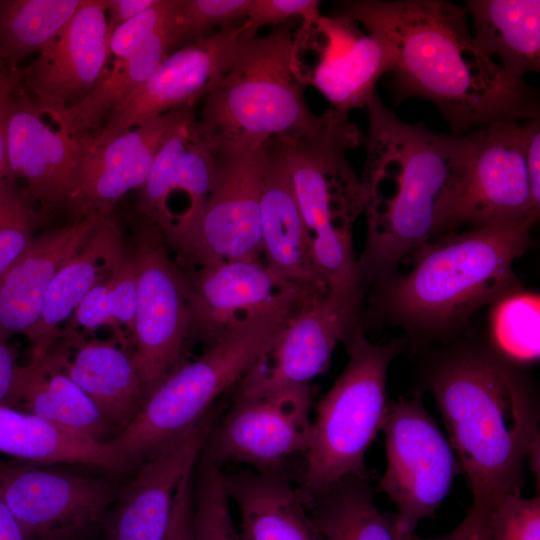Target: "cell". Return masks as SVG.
Segmentation results:
<instances>
[{"label":"cell","mask_w":540,"mask_h":540,"mask_svg":"<svg viewBox=\"0 0 540 540\" xmlns=\"http://www.w3.org/2000/svg\"><path fill=\"white\" fill-rule=\"evenodd\" d=\"M319 5L317 0H252L244 24L250 34H256L262 26L279 25L300 17L310 30L322 17Z\"/></svg>","instance_id":"obj_42"},{"label":"cell","mask_w":540,"mask_h":540,"mask_svg":"<svg viewBox=\"0 0 540 540\" xmlns=\"http://www.w3.org/2000/svg\"><path fill=\"white\" fill-rule=\"evenodd\" d=\"M198 480L193 487L194 540H242L230 510L220 466L201 453Z\"/></svg>","instance_id":"obj_36"},{"label":"cell","mask_w":540,"mask_h":540,"mask_svg":"<svg viewBox=\"0 0 540 540\" xmlns=\"http://www.w3.org/2000/svg\"><path fill=\"white\" fill-rule=\"evenodd\" d=\"M259 207L266 266L311 298L327 297L330 289L312 256L280 138L265 143Z\"/></svg>","instance_id":"obj_23"},{"label":"cell","mask_w":540,"mask_h":540,"mask_svg":"<svg viewBox=\"0 0 540 540\" xmlns=\"http://www.w3.org/2000/svg\"><path fill=\"white\" fill-rule=\"evenodd\" d=\"M478 48L511 77L540 70L539 0H469Z\"/></svg>","instance_id":"obj_31"},{"label":"cell","mask_w":540,"mask_h":540,"mask_svg":"<svg viewBox=\"0 0 540 540\" xmlns=\"http://www.w3.org/2000/svg\"><path fill=\"white\" fill-rule=\"evenodd\" d=\"M127 249L124 230L115 214L103 217L86 243L52 279L40 316L27 334L32 344L31 359L45 356L79 303L117 270Z\"/></svg>","instance_id":"obj_27"},{"label":"cell","mask_w":540,"mask_h":540,"mask_svg":"<svg viewBox=\"0 0 540 540\" xmlns=\"http://www.w3.org/2000/svg\"><path fill=\"white\" fill-rule=\"evenodd\" d=\"M186 273L191 284L190 337H200L207 345L245 315L318 301L279 278L260 259L221 262Z\"/></svg>","instance_id":"obj_21"},{"label":"cell","mask_w":540,"mask_h":540,"mask_svg":"<svg viewBox=\"0 0 540 540\" xmlns=\"http://www.w3.org/2000/svg\"><path fill=\"white\" fill-rule=\"evenodd\" d=\"M22 70L6 74L0 81V189L6 181L7 148H6V115L7 101L11 91L21 80Z\"/></svg>","instance_id":"obj_46"},{"label":"cell","mask_w":540,"mask_h":540,"mask_svg":"<svg viewBox=\"0 0 540 540\" xmlns=\"http://www.w3.org/2000/svg\"><path fill=\"white\" fill-rule=\"evenodd\" d=\"M538 216L531 197L522 124L497 121L466 133L439 212L437 237L463 225L474 228L536 221Z\"/></svg>","instance_id":"obj_9"},{"label":"cell","mask_w":540,"mask_h":540,"mask_svg":"<svg viewBox=\"0 0 540 540\" xmlns=\"http://www.w3.org/2000/svg\"><path fill=\"white\" fill-rule=\"evenodd\" d=\"M266 143V142H265ZM265 143L215 154L211 193L189 240L177 253L185 271L262 253L259 196Z\"/></svg>","instance_id":"obj_12"},{"label":"cell","mask_w":540,"mask_h":540,"mask_svg":"<svg viewBox=\"0 0 540 540\" xmlns=\"http://www.w3.org/2000/svg\"><path fill=\"white\" fill-rule=\"evenodd\" d=\"M6 75L0 70V80L3 78V76Z\"/></svg>","instance_id":"obj_53"},{"label":"cell","mask_w":540,"mask_h":540,"mask_svg":"<svg viewBox=\"0 0 540 540\" xmlns=\"http://www.w3.org/2000/svg\"><path fill=\"white\" fill-rule=\"evenodd\" d=\"M361 177L367 220L360 283L387 279L408 254L438 235V218L465 142L404 122L376 94L368 103Z\"/></svg>","instance_id":"obj_2"},{"label":"cell","mask_w":540,"mask_h":540,"mask_svg":"<svg viewBox=\"0 0 540 540\" xmlns=\"http://www.w3.org/2000/svg\"><path fill=\"white\" fill-rule=\"evenodd\" d=\"M92 216L35 236L0 279V340L27 334L37 322L46 291L58 270L89 239L102 218Z\"/></svg>","instance_id":"obj_26"},{"label":"cell","mask_w":540,"mask_h":540,"mask_svg":"<svg viewBox=\"0 0 540 540\" xmlns=\"http://www.w3.org/2000/svg\"><path fill=\"white\" fill-rule=\"evenodd\" d=\"M487 513L488 509L471 505L459 524V540H488Z\"/></svg>","instance_id":"obj_49"},{"label":"cell","mask_w":540,"mask_h":540,"mask_svg":"<svg viewBox=\"0 0 540 540\" xmlns=\"http://www.w3.org/2000/svg\"><path fill=\"white\" fill-rule=\"evenodd\" d=\"M109 278L94 286L87 293L62 331L69 330L86 334L92 333L103 326L112 328Z\"/></svg>","instance_id":"obj_43"},{"label":"cell","mask_w":540,"mask_h":540,"mask_svg":"<svg viewBox=\"0 0 540 540\" xmlns=\"http://www.w3.org/2000/svg\"><path fill=\"white\" fill-rule=\"evenodd\" d=\"M104 0H82L62 31L22 69L20 84L47 116L80 102L107 67Z\"/></svg>","instance_id":"obj_19"},{"label":"cell","mask_w":540,"mask_h":540,"mask_svg":"<svg viewBox=\"0 0 540 540\" xmlns=\"http://www.w3.org/2000/svg\"><path fill=\"white\" fill-rule=\"evenodd\" d=\"M252 0H176L173 33L176 50L225 27L245 20Z\"/></svg>","instance_id":"obj_37"},{"label":"cell","mask_w":540,"mask_h":540,"mask_svg":"<svg viewBox=\"0 0 540 540\" xmlns=\"http://www.w3.org/2000/svg\"><path fill=\"white\" fill-rule=\"evenodd\" d=\"M35 211L16 183L0 189V279L31 245Z\"/></svg>","instance_id":"obj_38"},{"label":"cell","mask_w":540,"mask_h":540,"mask_svg":"<svg viewBox=\"0 0 540 540\" xmlns=\"http://www.w3.org/2000/svg\"><path fill=\"white\" fill-rule=\"evenodd\" d=\"M132 244L138 289L130 354L147 398L181 364L190 338L191 284L158 226L138 214Z\"/></svg>","instance_id":"obj_10"},{"label":"cell","mask_w":540,"mask_h":540,"mask_svg":"<svg viewBox=\"0 0 540 540\" xmlns=\"http://www.w3.org/2000/svg\"><path fill=\"white\" fill-rule=\"evenodd\" d=\"M539 295L514 289L494 302L491 338L497 357L527 365L539 359Z\"/></svg>","instance_id":"obj_35"},{"label":"cell","mask_w":540,"mask_h":540,"mask_svg":"<svg viewBox=\"0 0 540 540\" xmlns=\"http://www.w3.org/2000/svg\"><path fill=\"white\" fill-rule=\"evenodd\" d=\"M280 139L315 264L330 294L360 301L352 229L365 194L346 152L359 145L362 133L347 119L321 136Z\"/></svg>","instance_id":"obj_7"},{"label":"cell","mask_w":540,"mask_h":540,"mask_svg":"<svg viewBox=\"0 0 540 540\" xmlns=\"http://www.w3.org/2000/svg\"><path fill=\"white\" fill-rule=\"evenodd\" d=\"M188 475L180 485L170 523L163 540H194L192 528L193 480Z\"/></svg>","instance_id":"obj_44"},{"label":"cell","mask_w":540,"mask_h":540,"mask_svg":"<svg viewBox=\"0 0 540 540\" xmlns=\"http://www.w3.org/2000/svg\"><path fill=\"white\" fill-rule=\"evenodd\" d=\"M522 124L525 161L529 176L534 209L540 211V118L525 120Z\"/></svg>","instance_id":"obj_45"},{"label":"cell","mask_w":540,"mask_h":540,"mask_svg":"<svg viewBox=\"0 0 540 540\" xmlns=\"http://www.w3.org/2000/svg\"><path fill=\"white\" fill-rule=\"evenodd\" d=\"M46 116L19 81L7 101L6 180L24 181L32 207L50 212L67 206L83 146Z\"/></svg>","instance_id":"obj_17"},{"label":"cell","mask_w":540,"mask_h":540,"mask_svg":"<svg viewBox=\"0 0 540 540\" xmlns=\"http://www.w3.org/2000/svg\"><path fill=\"white\" fill-rule=\"evenodd\" d=\"M108 32H112L133 17L150 8L156 0H104Z\"/></svg>","instance_id":"obj_47"},{"label":"cell","mask_w":540,"mask_h":540,"mask_svg":"<svg viewBox=\"0 0 540 540\" xmlns=\"http://www.w3.org/2000/svg\"><path fill=\"white\" fill-rule=\"evenodd\" d=\"M427 388L433 395L472 493L490 509L521 493L525 452L539 431V408L527 380L495 354L462 350L440 361Z\"/></svg>","instance_id":"obj_3"},{"label":"cell","mask_w":540,"mask_h":540,"mask_svg":"<svg viewBox=\"0 0 540 540\" xmlns=\"http://www.w3.org/2000/svg\"><path fill=\"white\" fill-rule=\"evenodd\" d=\"M194 106L175 108L103 142H81L83 152L67 208L75 220L113 213L129 191L140 189L168 135Z\"/></svg>","instance_id":"obj_18"},{"label":"cell","mask_w":540,"mask_h":540,"mask_svg":"<svg viewBox=\"0 0 540 540\" xmlns=\"http://www.w3.org/2000/svg\"><path fill=\"white\" fill-rule=\"evenodd\" d=\"M525 461H527L530 471L537 481L539 489L540 480V433L535 435L527 445L525 452Z\"/></svg>","instance_id":"obj_51"},{"label":"cell","mask_w":540,"mask_h":540,"mask_svg":"<svg viewBox=\"0 0 540 540\" xmlns=\"http://www.w3.org/2000/svg\"><path fill=\"white\" fill-rule=\"evenodd\" d=\"M0 489L25 540H65L91 527L114 499L106 480L0 463Z\"/></svg>","instance_id":"obj_15"},{"label":"cell","mask_w":540,"mask_h":540,"mask_svg":"<svg viewBox=\"0 0 540 540\" xmlns=\"http://www.w3.org/2000/svg\"><path fill=\"white\" fill-rule=\"evenodd\" d=\"M359 301L329 294L301 309L279 340L236 384V395H260L309 384L329 366L354 324Z\"/></svg>","instance_id":"obj_20"},{"label":"cell","mask_w":540,"mask_h":540,"mask_svg":"<svg viewBox=\"0 0 540 540\" xmlns=\"http://www.w3.org/2000/svg\"><path fill=\"white\" fill-rule=\"evenodd\" d=\"M0 452L31 462L78 463L115 471L130 467L106 443L4 405H0Z\"/></svg>","instance_id":"obj_32"},{"label":"cell","mask_w":540,"mask_h":540,"mask_svg":"<svg viewBox=\"0 0 540 540\" xmlns=\"http://www.w3.org/2000/svg\"><path fill=\"white\" fill-rule=\"evenodd\" d=\"M488 540H540V496L508 494L487 513Z\"/></svg>","instance_id":"obj_39"},{"label":"cell","mask_w":540,"mask_h":540,"mask_svg":"<svg viewBox=\"0 0 540 540\" xmlns=\"http://www.w3.org/2000/svg\"><path fill=\"white\" fill-rule=\"evenodd\" d=\"M315 30L322 42L311 83L342 115L367 107L376 95L378 80L393 69L385 41L340 14L322 16Z\"/></svg>","instance_id":"obj_25"},{"label":"cell","mask_w":540,"mask_h":540,"mask_svg":"<svg viewBox=\"0 0 540 540\" xmlns=\"http://www.w3.org/2000/svg\"><path fill=\"white\" fill-rule=\"evenodd\" d=\"M114 338L130 351L137 308V263L133 246L128 248L117 270L109 278Z\"/></svg>","instance_id":"obj_40"},{"label":"cell","mask_w":540,"mask_h":540,"mask_svg":"<svg viewBox=\"0 0 540 540\" xmlns=\"http://www.w3.org/2000/svg\"><path fill=\"white\" fill-rule=\"evenodd\" d=\"M223 474L242 540H320L298 489L280 471Z\"/></svg>","instance_id":"obj_28"},{"label":"cell","mask_w":540,"mask_h":540,"mask_svg":"<svg viewBox=\"0 0 540 540\" xmlns=\"http://www.w3.org/2000/svg\"><path fill=\"white\" fill-rule=\"evenodd\" d=\"M303 307L301 302H292L245 315L225 326L199 358L171 371L129 424L106 444L130 466L155 456L236 386Z\"/></svg>","instance_id":"obj_6"},{"label":"cell","mask_w":540,"mask_h":540,"mask_svg":"<svg viewBox=\"0 0 540 540\" xmlns=\"http://www.w3.org/2000/svg\"><path fill=\"white\" fill-rule=\"evenodd\" d=\"M213 408L190 430L144 462L121 497L107 540H163L183 480L193 473L212 431Z\"/></svg>","instance_id":"obj_22"},{"label":"cell","mask_w":540,"mask_h":540,"mask_svg":"<svg viewBox=\"0 0 540 540\" xmlns=\"http://www.w3.org/2000/svg\"><path fill=\"white\" fill-rule=\"evenodd\" d=\"M0 540H25L22 529L0 489Z\"/></svg>","instance_id":"obj_50"},{"label":"cell","mask_w":540,"mask_h":540,"mask_svg":"<svg viewBox=\"0 0 540 540\" xmlns=\"http://www.w3.org/2000/svg\"><path fill=\"white\" fill-rule=\"evenodd\" d=\"M320 540H411L374 504L368 477H346L307 503Z\"/></svg>","instance_id":"obj_33"},{"label":"cell","mask_w":540,"mask_h":540,"mask_svg":"<svg viewBox=\"0 0 540 540\" xmlns=\"http://www.w3.org/2000/svg\"><path fill=\"white\" fill-rule=\"evenodd\" d=\"M536 221L474 227L439 235L417 249L415 263L386 279L385 308L415 329L440 330L514 289L513 263Z\"/></svg>","instance_id":"obj_5"},{"label":"cell","mask_w":540,"mask_h":540,"mask_svg":"<svg viewBox=\"0 0 540 540\" xmlns=\"http://www.w3.org/2000/svg\"><path fill=\"white\" fill-rule=\"evenodd\" d=\"M176 0H156L147 10L117 27L111 34L109 50L116 59L134 53L171 16Z\"/></svg>","instance_id":"obj_41"},{"label":"cell","mask_w":540,"mask_h":540,"mask_svg":"<svg viewBox=\"0 0 540 540\" xmlns=\"http://www.w3.org/2000/svg\"><path fill=\"white\" fill-rule=\"evenodd\" d=\"M459 537H460V527L458 525L451 532L441 535V536H437L433 538H421L415 534L411 538V540H459Z\"/></svg>","instance_id":"obj_52"},{"label":"cell","mask_w":540,"mask_h":540,"mask_svg":"<svg viewBox=\"0 0 540 540\" xmlns=\"http://www.w3.org/2000/svg\"><path fill=\"white\" fill-rule=\"evenodd\" d=\"M82 0H0V70H18L66 26Z\"/></svg>","instance_id":"obj_34"},{"label":"cell","mask_w":540,"mask_h":540,"mask_svg":"<svg viewBox=\"0 0 540 540\" xmlns=\"http://www.w3.org/2000/svg\"><path fill=\"white\" fill-rule=\"evenodd\" d=\"M297 43L289 27L258 37L247 30L196 117L198 133L213 151L258 147L272 138L321 136L347 119L307 106L298 82Z\"/></svg>","instance_id":"obj_4"},{"label":"cell","mask_w":540,"mask_h":540,"mask_svg":"<svg viewBox=\"0 0 540 540\" xmlns=\"http://www.w3.org/2000/svg\"><path fill=\"white\" fill-rule=\"evenodd\" d=\"M381 431L387 466L380 490L397 508L400 533L412 537L419 522L440 507L463 470L421 397L390 401Z\"/></svg>","instance_id":"obj_11"},{"label":"cell","mask_w":540,"mask_h":540,"mask_svg":"<svg viewBox=\"0 0 540 540\" xmlns=\"http://www.w3.org/2000/svg\"><path fill=\"white\" fill-rule=\"evenodd\" d=\"M245 31L243 20L173 51L130 99L82 142H103L152 117L194 106L218 81Z\"/></svg>","instance_id":"obj_16"},{"label":"cell","mask_w":540,"mask_h":540,"mask_svg":"<svg viewBox=\"0 0 540 540\" xmlns=\"http://www.w3.org/2000/svg\"><path fill=\"white\" fill-rule=\"evenodd\" d=\"M310 384L260 395H234V402L202 453L220 466L243 463L257 471H278L288 457L308 450Z\"/></svg>","instance_id":"obj_13"},{"label":"cell","mask_w":540,"mask_h":540,"mask_svg":"<svg viewBox=\"0 0 540 540\" xmlns=\"http://www.w3.org/2000/svg\"><path fill=\"white\" fill-rule=\"evenodd\" d=\"M354 325L342 340L348 363L317 406L298 489L305 505L343 478L368 477L365 454L388 411L387 374L399 346L374 344Z\"/></svg>","instance_id":"obj_8"},{"label":"cell","mask_w":540,"mask_h":540,"mask_svg":"<svg viewBox=\"0 0 540 540\" xmlns=\"http://www.w3.org/2000/svg\"><path fill=\"white\" fill-rule=\"evenodd\" d=\"M215 177V154L189 114L159 148L139 189L137 214L155 223L178 253L194 232Z\"/></svg>","instance_id":"obj_14"},{"label":"cell","mask_w":540,"mask_h":540,"mask_svg":"<svg viewBox=\"0 0 540 540\" xmlns=\"http://www.w3.org/2000/svg\"><path fill=\"white\" fill-rule=\"evenodd\" d=\"M17 366L15 350L7 341L0 340V405L10 407Z\"/></svg>","instance_id":"obj_48"},{"label":"cell","mask_w":540,"mask_h":540,"mask_svg":"<svg viewBox=\"0 0 540 540\" xmlns=\"http://www.w3.org/2000/svg\"><path fill=\"white\" fill-rule=\"evenodd\" d=\"M10 407L97 442L116 435L93 402L46 357L17 366Z\"/></svg>","instance_id":"obj_30"},{"label":"cell","mask_w":540,"mask_h":540,"mask_svg":"<svg viewBox=\"0 0 540 540\" xmlns=\"http://www.w3.org/2000/svg\"><path fill=\"white\" fill-rule=\"evenodd\" d=\"M44 357L84 392L116 434L146 399L130 351L114 337L88 339L86 334L64 330Z\"/></svg>","instance_id":"obj_24"},{"label":"cell","mask_w":540,"mask_h":540,"mask_svg":"<svg viewBox=\"0 0 540 540\" xmlns=\"http://www.w3.org/2000/svg\"><path fill=\"white\" fill-rule=\"evenodd\" d=\"M174 11L175 7L170 18L134 53L115 59L110 67H106L80 102L48 116L50 120L79 140L95 134L105 119L123 106L158 65L176 50Z\"/></svg>","instance_id":"obj_29"},{"label":"cell","mask_w":540,"mask_h":540,"mask_svg":"<svg viewBox=\"0 0 540 540\" xmlns=\"http://www.w3.org/2000/svg\"><path fill=\"white\" fill-rule=\"evenodd\" d=\"M337 14L385 41L397 99L429 100L452 134L539 117L536 90L476 45L465 6L446 0H354L343 2Z\"/></svg>","instance_id":"obj_1"}]
</instances>
